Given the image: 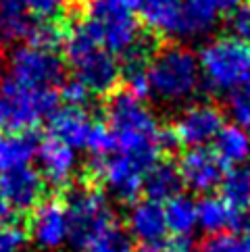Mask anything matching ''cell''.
Returning a JSON list of instances; mask_svg holds the SVG:
<instances>
[{
  "label": "cell",
  "instance_id": "cell-37",
  "mask_svg": "<svg viewBox=\"0 0 250 252\" xmlns=\"http://www.w3.org/2000/svg\"><path fill=\"white\" fill-rule=\"evenodd\" d=\"M248 4H250V0H248Z\"/></svg>",
  "mask_w": 250,
  "mask_h": 252
},
{
  "label": "cell",
  "instance_id": "cell-13",
  "mask_svg": "<svg viewBox=\"0 0 250 252\" xmlns=\"http://www.w3.org/2000/svg\"><path fill=\"white\" fill-rule=\"evenodd\" d=\"M129 236L136 238L142 248H160L167 244V221L163 204L155 200H140L127 213Z\"/></svg>",
  "mask_w": 250,
  "mask_h": 252
},
{
  "label": "cell",
  "instance_id": "cell-32",
  "mask_svg": "<svg viewBox=\"0 0 250 252\" xmlns=\"http://www.w3.org/2000/svg\"><path fill=\"white\" fill-rule=\"evenodd\" d=\"M196 4H200L202 8H207L209 13L219 17L221 13H231L240 4V0H194Z\"/></svg>",
  "mask_w": 250,
  "mask_h": 252
},
{
  "label": "cell",
  "instance_id": "cell-2",
  "mask_svg": "<svg viewBox=\"0 0 250 252\" xmlns=\"http://www.w3.org/2000/svg\"><path fill=\"white\" fill-rule=\"evenodd\" d=\"M200 77L196 55L180 44L160 42L148 65L150 92L165 102H177L192 96Z\"/></svg>",
  "mask_w": 250,
  "mask_h": 252
},
{
  "label": "cell",
  "instance_id": "cell-10",
  "mask_svg": "<svg viewBox=\"0 0 250 252\" xmlns=\"http://www.w3.org/2000/svg\"><path fill=\"white\" fill-rule=\"evenodd\" d=\"M46 182L38 169L21 167L0 173V198L15 213L33 211L42 202Z\"/></svg>",
  "mask_w": 250,
  "mask_h": 252
},
{
  "label": "cell",
  "instance_id": "cell-12",
  "mask_svg": "<svg viewBox=\"0 0 250 252\" xmlns=\"http://www.w3.org/2000/svg\"><path fill=\"white\" fill-rule=\"evenodd\" d=\"M30 233L40 248L55 250L69 240V219L62 200H42L31 213Z\"/></svg>",
  "mask_w": 250,
  "mask_h": 252
},
{
  "label": "cell",
  "instance_id": "cell-30",
  "mask_svg": "<svg viewBox=\"0 0 250 252\" xmlns=\"http://www.w3.org/2000/svg\"><path fill=\"white\" fill-rule=\"evenodd\" d=\"M59 98H62V100L67 102V106H73V109H84V106L90 102L92 92L82 82H77V79H69V82H62Z\"/></svg>",
  "mask_w": 250,
  "mask_h": 252
},
{
  "label": "cell",
  "instance_id": "cell-34",
  "mask_svg": "<svg viewBox=\"0 0 250 252\" xmlns=\"http://www.w3.org/2000/svg\"><path fill=\"white\" fill-rule=\"evenodd\" d=\"M8 223H15V211L0 198V225H8Z\"/></svg>",
  "mask_w": 250,
  "mask_h": 252
},
{
  "label": "cell",
  "instance_id": "cell-35",
  "mask_svg": "<svg viewBox=\"0 0 250 252\" xmlns=\"http://www.w3.org/2000/svg\"><path fill=\"white\" fill-rule=\"evenodd\" d=\"M236 252H250V225L244 229V236L238 240V246Z\"/></svg>",
  "mask_w": 250,
  "mask_h": 252
},
{
  "label": "cell",
  "instance_id": "cell-19",
  "mask_svg": "<svg viewBox=\"0 0 250 252\" xmlns=\"http://www.w3.org/2000/svg\"><path fill=\"white\" fill-rule=\"evenodd\" d=\"M38 140L28 133L0 131V173L21 167H30L31 158L38 152Z\"/></svg>",
  "mask_w": 250,
  "mask_h": 252
},
{
  "label": "cell",
  "instance_id": "cell-11",
  "mask_svg": "<svg viewBox=\"0 0 250 252\" xmlns=\"http://www.w3.org/2000/svg\"><path fill=\"white\" fill-rule=\"evenodd\" d=\"M177 171L182 175V184L194 192L207 194L221 186L223 175H225V165L219 157L209 148H188L180 158Z\"/></svg>",
  "mask_w": 250,
  "mask_h": 252
},
{
  "label": "cell",
  "instance_id": "cell-36",
  "mask_svg": "<svg viewBox=\"0 0 250 252\" xmlns=\"http://www.w3.org/2000/svg\"><path fill=\"white\" fill-rule=\"evenodd\" d=\"M2 40H4V30H2V23H0V46H2Z\"/></svg>",
  "mask_w": 250,
  "mask_h": 252
},
{
  "label": "cell",
  "instance_id": "cell-22",
  "mask_svg": "<svg viewBox=\"0 0 250 252\" xmlns=\"http://www.w3.org/2000/svg\"><path fill=\"white\" fill-rule=\"evenodd\" d=\"M221 198L238 213H248L250 209V169L234 167L223 175Z\"/></svg>",
  "mask_w": 250,
  "mask_h": 252
},
{
  "label": "cell",
  "instance_id": "cell-33",
  "mask_svg": "<svg viewBox=\"0 0 250 252\" xmlns=\"http://www.w3.org/2000/svg\"><path fill=\"white\" fill-rule=\"evenodd\" d=\"M165 252H194L188 238H175L173 242H167Z\"/></svg>",
  "mask_w": 250,
  "mask_h": 252
},
{
  "label": "cell",
  "instance_id": "cell-16",
  "mask_svg": "<svg viewBox=\"0 0 250 252\" xmlns=\"http://www.w3.org/2000/svg\"><path fill=\"white\" fill-rule=\"evenodd\" d=\"M196 209H198V225L209 236L240 231L250 225L248 215L234 211L221 196H204L200 202H196Z\"/></svg>",
  "mask_w": 250,
  "mask_h": 252
},
{
  "label": "cell",
  "instance_id": "cell-28",
  "mask_svg": "<svg viewBox=\"0 0 250 252\" xmlns=\"http://www.w3.org/2000/svg\"><path fill=\"white\" fill-rule=\"evenodd\" d=\"M28 231L17 223L0 225V252H25L28 248Z\"/></svg>",
  "mask_w": 250,
  "mask_h": 252
},
{
  "label": "cell",
  "instance_id": "cell-21",
  "mask_svg": "<svg viewBox=\"0 0 250 252\" xmlns=\"http://www.w3.org/2000/svg\"><path fill=\"white\" fill-rule=\"evenodd\" d=\"M165 221L167 229L175 238H188L198 225V209L190 196L177 194L165 202Z\"/></svg>",
  "mask_w": 250,
  "mask_h": 252
},
{
  "label": "cell",
  "instance_id": "cell-6",
  "mask_svg": "<svg viewBox=\"0 0 250 252\" xmlns=\"http://www.w3.org/2000/svg\"><path fill=\"white\" fill-rule=\"evenodd\" d=\"M82 15L96 28L102 46L113 55H125L144 33L136 15L115 0H86Z\"/></svg>",
  "mask_w": 250,
  "mask_h": 252
},
{
  "label": "cell",
  "instance_id": "cell-1",
  "mask_svg": "<svg viewBox=\"0 0 250 252\" xmlns=\"http://www.w3.org/2000/svg\"><path fill=\"white\" fill-rule=\"evenodd\" d=\"M62 46L73 71V79L82 82L96 96H111L117 92L121 84V67L113 52L102 46L96 28L84 15L69 23Z\"/></svg>",
  "mask_w": 250,
  "mask_h": 252
},
{
  "label": "cell",
  "instance_id": "cell-17",
  "mask_svg": "<svg viewBox=\"0 0 250 252\" xmlns=\"http://www.w3.org/2000/svg\"><path fill=\"white\" fill-rule=\"evenodd\" d=\"M92 121L86 115L84 109H73V106H65V109H57V113L50 117L48 129L50 138H55L69 148H84L88 144V136L92 131Z\"/></svg>",
  "mask_w": 250,
  "mask_h": 252
},
{
  "label": "cell",
  "instance_id": "cell-25",
  "mask_svg": "<svg viewBox=\"0 0 250 252\" xmlns=\"http://www.w3.org/2000/svg\"><path fill=\"white\" fill-rule=\"evenodd\" d=\"M86 148L92 152V158H102V157H109L111 152H115L117 142H115V136L111 133V129L106 127V125L94 123L90 136H88Z\"/></svg>",
  "mask_w": 250,
  "mask_h": 252
},
{
  "label": "cell",
  "instance_id": "cell-15",
  "mask_svg": "<svg viewBox=\"0 0 250 252\" xmlns=\"http://www.w3.org/2000/svg\"><path fill=\"white\" fill-rule=\"evenodd\" d=\"M35 157H38L40 175L44 177V182L52 186H67L71 182L77 167V157L73 148H69L67 144L55 138H48L38 144Z\"/></svg>",
  "mask_w": 250,
  "mask_h": 252
},
{
  "label": "cell",
  "instance_id": "cell-26",
  "mask_svg": "<svg viewBox=\"0 0 250 252\" xmlns=\"http://www.w3.org/2000/svg\"><path fill=\"white\" fill-rule=\"evenodd\" d=\"M28 13L38 21H50L67 11V4L71 0H21Z\"/></svg>",
  "mask_w": 250,
  "mask_h": 252
},
{
  "label": "cell",
  "instance_id": "cell-3",
  "mask_svg": "<svg viewBox=\"0 0 250 252\" xmlns=\"http://www.w3.org/2000/svg\"><path fill=\"white\" fill-rule=\"evenodd\" d=\"M59 109L55 90H33L4 77L0 82V131L28 133Z\"/></svg>",
  "mask_w": 250,
  "mask_h": 252
},
{
  "label": "cell",
  "instance_id": "cell-29",
  "mask_svg": "<svg viewBox=\"0 0 250 252\" xmlns=\"http://www.w3.org/2000/svg\"><path fill=\"white\" fill-rule=\"evenodd\" d=\"M227 32L234 35V40L250 46V4H238L229 13Z\"/></svg>",
  "mask_w": 250,
  "mask_h": 252
},
{
  "label": "cell",
  "instance_id": "cell-14",
  "mask_svg": "<svg viewBox=\"0 0 250 252\" xmlns=\"http://www.w3.org/2000/svg\"><path fill=\"white\" fill-rule=\"evenodd\" d=\"M138 11L142 28L160 40L184 33L186 0H142Z\"/></svg>",
  "mask_w": 250,
  "mask_h": 252
},
{
  "label": "cell",
  "instance_id": "cell-20",
  "mask_svg": "<svg viewBox=\"0 0 250 252\" xmlns=\"http://www.w3.org/2000/svg\"><path fill=\"white\" fill-rule=\"evenodd\" d=\"M213 142H215L213 152L223 165L240 167L250 157V136L240 125H223Z\"/></svg>",
  "mask_w": 250,
  "mask_h": 252
},
{
  "label": "cell",
  "instance_id": "cell-27",
  "mask_svg": "<svg viewBox=\"0 0 250 252\" xmlns=\"http://www.w3.org/2000/svg\"><path fill=\"white\" fill-rule=\"evenodd\" d=\"M229 111L240 127H250V82L236 88L229 96Z\"/></svg>",
  "mask_w": 250,
  "mask_h": 252
},
{
  "label": "cell",
  "instance_id": "cell-8",
  "mask_svg": "<svg viewBox=\"0 0 250 252\" xmlns=\"http://www.w3.org/2000/svg\"><path fill=\"white\" fill-rule=\"evenodd\" d=\"M92 173L113 196L119 200H136L138 194L142 192V184H144V175L148 167L140 163L125 152L117 150L111 152L109 157L92 158Z\"/></svg>",
  "mask_w": 250,
  "mask_h": 252
},
{
  "label": "cell",
  "instance_id": "cell-31",
  "mask_svg": "<svg viewBox=\"0 0 250 252\" xmlns=\"http://www.w3.org/2000/svg\"><path fill=\"white\" fill-rule=\"evenodd\" d=\"M236 246L238 240L231 233H215V236L202 240L198 252H236Z\"/></svg>",
  "mask_w": 250,
  "mask_h": 252
},
{
  "label": "cell",
  "instance_id": "cell-5",
  "mask_svg": "<svg viewBox=\"0 0 250 252\" xmlns=\"http://www.w3.org/2000/svg\"><path fill=\"white\" fill-rule=\"evenodd\" d=\"M200 69L207 84L225 92L250 82V46L234 38H217L200 52Z\"/></svg>",
  "mask_w": 250,
  "mask_h": 252
},
{
  "label": "cell",
  "instance_id": "cell-24",
  "mask_svg": "<svg viewBox=\"0 0 250 252\" xmlns=\"http://www.w3.org/2000/svg\"><path fill=\"white\" fill-rule=\"evenodd\" d=\"M84 252H133V242L129 233L115 221L94 236Z\"/></svg>",
  "mask_w": 250,
  "mask_h": 252
},
{
  "label": "cell",
  "instance_id": "cell-9",
  "mask_svg": "<svg viewBox=\"0 0 250 252\" xmlns=\"http://www.w3.org/2000/svg\"><path fill=\"white\" fill-rule=\"evenodd\" d=\"M223 127V113L219 106L211 102L192 104L177 117L171 133L177 146L200 148L207 142L215 140Z\"/></svg>",
  "mask_w": 250,
  "mask_h": 252
},
{
  "label": "cell",
  "instance_id": "cell-18",
  "mask_svg": "<svg viewBox=\"0 0 250 252\" xmlns=\"http://www.w3.org/2000/svg\"><path fill=\"white\" fill-rule=\"evenodd\" d=\"M182 175L177 171V165L169 163V160H158L146 171L142 190L146 192L148 200L155 202H167L173 196L182 194Z\"/></svg>",
  "mask_w": 250,
  "mask_h": 252
},
{
  "label": "cell",
  "instance_id": "cell-7",
  "mask_svg": "<svg viewBox=\"0 0 250 252\" xmlns=\"http://www.w3.org/2000/svg\"><path fill=\"white\" fill-rule=\"evenodd\" d=\"M8 77L33 90H52L65 79V61L55 50L28 42L8 55Z\"/></svg>",
  "mask_w": 250,
  "mask_h": 252
},
{
  "label": "cell",
  "instance_id": "cell-4",
  "mask_svg": "<svg viewBox=\"0 0 250 252\" xmlns=\"http://www.w3.org/2000/svg\"><path fill=\"white\" fill-rule=\"evenodd\" d=\"M62 202L69 219V242L79 250H84L104 227L115 223L104 192L92 184L73 188Z\"/></svg>",
  "mask_w": 250,
  "mask_h": 252
},
{
  "label": "cell",
  "instance_id": "cell-23",
  "mask_svg": "<svg viewBox=\"0 0 250 252\" xmlns=\"http://www.w3.org/2000/svg\"><path fill=\"white\" fill-rule=\"evenodd\" d=\"M0 23L4 30V38L30 40L35 19L28 13L21 0H0Z\"/></svg>",
  "mask_w": 250,
  "mask_h": 252
}]
</instances>
